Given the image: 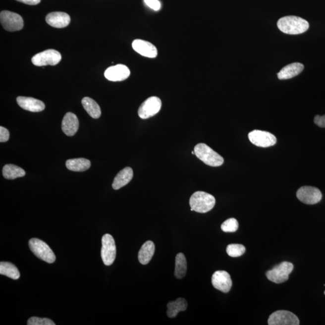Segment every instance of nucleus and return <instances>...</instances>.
Instances as JSON below:
<instances>
[{"label":"nucleus","instance_id":"9d476101","mask_svg":"<svg viewBox=\"0 0 325 325\" xmlns=\"http://www.w3.org/2000/svg\"><path fill=\"white\" fill-rule=\"evenodd\" d=\"M270 325H299V320L295 314L285 310L274 312L268 319Z\"/></svg>","mask_w":325,"mask_h":325},{"label":"nucleus","instance_id":"a878e982","mask_svg":"<svg viewBox=\"0 0 325 325\" xmlns=\"http://www.w3.org/2000/svg\"><path fill=\"white\" fill-rule=\"evenodd\" d=\"M0 274L13 279H18L20 277L17 268L9 262L0 263Z\"/></svg>","mask_w":325,"mask_h":325},{"label":"nucleus","instance_id":"f257e3e1","mask_svg":"<svg viewBox=\"0 0 325 325\" xmlns=\"http://www.w3.org/2000/svg\"><path fill=\"white\" fill-rule=\"evenodd\" d=\"M278 29L288 35H299L309 29V23L305 19L296 16H286L277 22Z\"/></svg>","mask_w":325,"mask_h":325},{"label":"nucleus","instance_id":"39448f33","mask_svg":"<svg viewBox=\"0 0 325 325\" xmlns=\"http://www.w3.org/2000/svg\"><path fill=\"white\" fill-rule=\"evenodd\" d=\"M293 268L292 263L284 262L276 266L272 270L268 271L266 274V276L271 281L276 284H281L287 281Z\"/></svg>","mask_w":325,"mask_h":325},{"label":"nucleus","instance_id":"6e6552de","mask_svg":"<svg viewBox=\"0 0 325 325\" xmlns=\"http://www.w3.org/2000/svg\"><path fill=\"white\" fill-rule=\"evenodd\" d=\"M61 60L60 53L57 50L50 49L36 54L32 58L33 64L37 66H54Z\"/></svg>","mask_w":325,"mask_h":325},{"label":"nucleus","instance_id":"0eeeda50","mask_svg":"<svg viewBox=\"0 0 325 325\" xmlns=\"http://www.w3.org/2000/svg\"><path fill=\"white\" fill-rule=\"evenodd\" d=\"M104 264L110 266L114 262L116 256V247L113 237L106 234L102 238V248L101 251Z\"/></svg>","mask_w":325,"mask_h":325},{"label":"nucleus","instance_id":"412c9836","mask_svg":"<svg viewBox=\"0 0 325 325\" xmlns=\"http://www.w3.org/2000/svg\"><path fill=\"white\" fill-rule=\"evenodd\" d=\"M155 252V245L152 241H147L142 246L139 252L138 259L143 265H147L151 261Z\"/></svg>","mask_w":325,"mask_h":325},{"label":"nucleus","instance_id":"f704fd0d","mask_svg":"<svg viewBox=\"0 0 325 325\" xmlns=\"http://www.w3.org/2000/svg\"><path fill=\"white\" fill-rule=\"evenodd\" d=\"M192 154H193V155H195V151H192Z\"/></svg>","mask_w":325,"mask_h":325},{"label":"nucleus","instance_id":"c85d7f7f","mask_svg":"<svg viewBox=\"0 0 325 325\" xmlns=\"http://www.w3.org/2000/svg\"><path fill=\"white\" fill-rule=\"evenodd\" d=\"M239 228V223L234 218H230L224 222L221 225V229L225 232H233L236 231Z\"/></svg>","mask_w":325,"mask_h":325},{"label":"nucleus","instance_id":"cd10ccee","mask_svg":"<svg viewBox=\"0 0 325 325\" xmlns=\"http://www.w3.org/2000/svg\"><path fill=\"white\" fill-rule=\"evenodd\" d=\"M245 246L239 244H231L227 246L226 253L231 257H238L242 256L245 253Z\"/></svg>","mask_w":325,"mask_h":325},{"label":"nucleus","instance_id":"473e14b6","mask_svg":"<svg viewBox=\"0 0 325 325\" xmlns=\"http://www.w3.org/2000/svg\"><path fill=\"white\" fill-rule=\"evenodd\" d=\"M314 122L319 127L325 128V114L324 116H316Z\"/></svg>","mask_w":325,"mask_h":325},{"label":"nucleus","instance_id":"aec40b11","mask_svg":"<svg viewBox=\"0 0 325 325\" xmlns=\"http://www.w3.org/2000/svg\"><path fill=\"white\" fill-rule=\"evenodd\" d=\"M133 177V169L130 167H126L120 170L114 178L112 187L113 189L118 190L130 183Z\"/></svg>","mask_w":325,"mask_h":325},{"label":"nucleus","instance_id":"7ed1b4c3","mask_svg":"<svg viewBox=\"0 0 325 325\" xmlns=\"http://www.w3.org/2000/svg\"><path fill=\"white\" fill-rule=\"evenodd\" d=\"M195 155L207 165L217 167L222 165L224 160L222 156L205 144H198L194 148Z\"/></svg>","mask_w":325,"mask_h":325},{"label":"nucleus","instance_id":"b1692460","mask_svg":"<svg viewBox=\"0 0 325 325\" xmlns=\"http://www.w3.org/2000/svg\"><path fill=\"white\" fill-rule=\"evenodd\" d=\"M81 103L85 110L92 118L98 119L102 114V111L97 103L89 97H85L81 101Z\"/></svg>","mask_w":325,"mask_h":325},{"label":"nucleus","instance_id":"4be33fe9","mask_svg":"<svg viewBox=\"0 0 325 325\" xmlns=\"http://www.w3.org/2000/svg\"><path fill=\"white\" fill-rule=\"evenodd\" d=\"M66 167L74 172H83L91 167V162L84 158L69 159L66 162Z\"/></svg>","mask_w":325,"mask_h":325},{"label":"nucleus","instance_id":"4468645a","mask_svg":"<svg viewBox=\"0 0 325 325\" xmlns=\"http://www.w3.org/2000/svg\"><path fill=\"white\" fill-rule=\"evenodd\" d=\"M130 75V69L127 66L122 64L109 67L105 72V77L111 81H124Z\"/></svg>","mask_w":325,"mask_h":325},{"label":"nucleus","instance_id":"c9c22d12","mask_svg":"<svg viewBox=\"0 0 325 325\" xmlns=\"http://www.w3.org/2000/svg\"><path fill=\"white\" fill-rule=\"evenodd\" d=\"M324 293H325V292H324Z\"/></svg>","mask_w":325,"mask_h":325},{"label":"nucleus","instance_id":"2eb2a0df","mask_svg":"<svg viewBox=\"0 0 325 325\" xmlns=\"http://www.w3.org/2000/svg\"><path fill=\"white\" fill-rule=\"evenodd\" d=\"M132 47L134 51L146 57L156 58L158 55V49L153 44L142 39L134 40Z\"/></svg>","mask_w":325,"mask_h":325},{"label":"nucleus","instance_id":"ddd939ff","mask_svg":"<svg viewBox=\"0 0 325 325\" xmlns=\"http://www.w3.org/2000/svg\"><path fill=\"white\" fill-rule=\"evenodd\" d=\"M212 282L215 288L223 293L229 292L232 287L231 276L227 271H216L213 274Z\"/></svg>","mask_w":325,"mask_h":325},{"label":"nucleus","instance_id":"20e7f679","mask_svg":"<svg viewBox=\"0 0 325 325\" xmlns=\"http://www.w3.org/2000/svg\"><path fill=\"white\" fill-rule=\"evenodd\" d=\"M29 245L30 250L39 259L48 263H53L55 261L54 253L50 246L43 240L33 238L30 240Z\"/></svg>","mask_w":325,"mask_h":325},{"label":"nucleus","instance_id":"f3484780","mask_svg":"<svg viewBox=\"0 0 325 325\" xmlns=\"http://www.w3.org/2000/svg\"><path fill=\"white\" fill-rule=\"evenodd\" d=\"M79 128V121L75 114L68 112L64 116L61 128L63 133L68 136H72L77 132Z\"/></svg>","mask_w":325,"mask_h":325},{"label":"nucleus","instance_id":"423d86ee","mask_svg":"<svg viewBox=\"0 0 325 325\" xmlns=\"http://www.w3.org/2000/svg\"><path fill=\"white\" fill-rule=\"evenodd\" d=\"M0 21L2 27L9 32H16L23 29L24 21L21 16L10 11H2L0 13Z\"/></svg>","mask_w":325,"mask_h":325},{"label":"nucleus","instance_id":"dca6fc26","mask_svg":"<svg viewBox=\"0 0 325 325\" xmlns=\"http://www.w3.org/2000/svg\"><path fill=\"white\" fill-rule=\"evenodd\" d=\"M46 20L50 26L57 29H61L68 26L71 22V18L66 13L54 12L48 14Z\"/></svg>","mask_w":325,"mask_h":325},{"label":"nucleus","instance_id":"6ab92c4d","mask_svg":"<svg viewBox=\"0 0 325 325\" xmlns=\"http://www.w3.org/2000/svg\"><path fill=\"white\" fill-rule=\"evenodd\" d=\"M304 69L303 64L296 62L285 66L280 71L277 75L279 80L290 79L298 75Z\"/></svg>","mask_w":325,"mask_h":325},{"label":"nucleus","instance_id":"7c9ffc66","mask_svg":"<svg viewBox=\"0 0 325 325\" xmlns=\"http://www.w3.org/2000/svg\"><path fill=\"white\" fill-rule=\"evenodd\" d=\"M144 1L148 7L154 10L158 11L161 9V3L159 0H144Z\"/></svg>","mask_w":325,"mask_h":325},{"label":"nucleus","instance_id":"393cba45","mask_svg":"<svg viewBox=\"0 0 325 325\" xmlns=\"http://www.w3.org/2000/svg\"><path fill=\"white\" fill-rule=\"evenodd\" d=\"M2 175L5 179L14 180L19 177H22L26 175V172L21 167L12 164L5 165L2 169Z\"/></svg>","mask_w":325,"mask_h":325},{"label":"nucleus","instance_id":"a211bd4d","mask_svg":"<svg viewBox=\"0 0 325 325\" xmlns=\"http://www.w3.org/2000/svg\"><path fill=\"white\" fill-rule=\"evenodd\" d=\"M16 102L24 110L32 112L42 111L46 108L45 104L42 101L32 97H18Z\"/></svg>","mask_w":325,"mask_h":325},{"label":"nucleus","instance_id":"f8f14e48","mask_svg":"<svg viewBox=\"0 0 325 325\" xmlns=\"http://www.w3.org/2000/svg\"><path fill=\"white\" fill-rule=\"evenodd\" d=\"M296 196L302 203L309 205L319 203L322 198L321 190L312 186L301 187L297 192Z\"/></svg>","mask_w":325,"mask_h":325},{"label":"nucleus","instance_id":"f03ea898","mask_svg":"<svg viewBox=\"0 0 325 325\" xmlns=\"http://www.w3.org/2000/svg\"><path fill=\"white\" fill-rule=\"evenodd\" d=\"M189 204L191 211L206 214L214 209L216 200L214 196L208 193L198 191L191 196Z\"/></svg>","mask_w":325,"mask_h":325},{"label":"nucleus","instance_id":"72a5a7b5","mask_svg":"<svg viewBox=\"0 0 325 325\" xmlns=\"http://www.w3.org/2000/svg\"><path fill=\"white\" fill-rule=\"evenodd\" d=\"M19 2L28 5H37L41 2V0H16Z\"/></svg>","mask_w":325,"mask_h":325},{"label":"nucleus","instance_id":"bb28decb","mask_svg":"<svg viewBox=\"0 0 325 325\" xmlns=\"http://www.w3.org/2000/svg\"><path fill=\"white\" fill-rule=\"evenodd\" d=\"M187 272V261L183 253H179L175 258V276L176 278H184Z\"/></svg>","mask_w":325,"mask_h":325},{"label":"nucleus","instance_id":"1a4fd4ad","mask_svg":"<svg viewBox=\"0 0 325 325\" xmlns=\"http://www.w3.org/2000/svg\"><path fill=\"white\" fill-rule=\"evenodd\" d=\"M162 101L157 97L148 98L143 103L138 110L140 117L143 119L150 118L155 116L161 110Z\"/></svg>","mask_w":325,"mask_h":325},{"label":"nucleus","instance_id":"9b49d317","mask_svg":"<svg viewBox=\"0 0 325 325\" xmlns=\"http://www.w3.org/2000/svg\"><path fill=\"white\" fill-rule=\"evenodd\" d=\"M249 141L257 147L268 148L276 144V138L268 131L254 130L248 134Z\"/></svg>","mask_w":325,"mask_h":325},{"label":"nucleus","instance_id":"5701e85b","mask_svg":"<svg viewBox=\"0 0 325 325\" xmlns=\"http://www.w3.org/2000/svg\"><path fill=\"white\" fill-rule=\"evenodd\" d=\"M167 315L170 318H174L179 312L186 310L187 302L184 298H178L175 301L169 302L167 304Z\"/></svg>","mask_w":325,"mask_h":325},{"label":"nucleus","instance_id":"2f4dec72","mask_svg":"<svg viewBox=\"0 0 325 325\" xmlns=\"http://www.w3.org/2000/svg\"><path fill=\"white\" fill-rule=\"evenodd\" d=\"M9 132L7 129L2 127V126L0 127V142L1 143L8 141L9 139Z\"/></svg>","mask_w":325,"mask_h":325},{"label":"nucleus","instance_id":"c756f323","mask_svg":"<svg viewBox=\"0 0 325 325\" xmlns=\"http://www.w3.org/2000/svg\"><path fill=\"white\" fill-rule=\"evenodd\" d=\"M28 325H55L54 322L47 318H39L32 317L28 320Z\"/></svg>","mask_w":325,"mask_h":325}]
</instances>
